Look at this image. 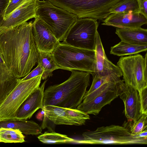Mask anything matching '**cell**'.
<instances>
[{"label":"cell","instance_id":"obj_25","mask_svg":"<svg viewBox=\"0 0 147 147\" xmlns=\"http://www.w3.org/2000/svg\"><path fill=\"white\" fill-rule=\"evenodd\" d=\"M38 140L45 144H61L74 142V140L67 135L55 132H45L38 137Z\"/></svg>","mask_w":147,"mask_h":147},{"label":"cell","instance_id":"obj_33","mask_svg":"<svg viewBox=\"0 0 147 147\" xmlns=\"http://www.w3.org/2000/svg\"><path fill=\"white\" fill-rule=\"evenodd\" d=\"M9 0H0V16L3 17L5 9Z\"/></svg>","mask_w":147,"mask_h":147},{"label":"cell","instance_id":"obj_13","mask_svg":"<svg viewBox=\"0 0 147 147\" xmlns=\"http://www.w3.org/2000/svg\"><path fill=\"white\" fill-rule=\"evenodd\" d=\"M102 21V25L120 28H137L147 23L143 15L131 12L111 13Z\"/></svg>","mask_w":147,"mask_h":147},{"label":"cell","instance_id":"obj_5","mask_svg":"<svg viewBox=\"0 0 147 147\" xmlns=\"http://www.w3.org/2000/svg\"><path fill=\"white\" fill-rule=\"evenodd\" d=\"M125 84L120 77L110 75L98 89L84 94L76 109L88 114L97 115L103 107L119 96Z\"/></svg>","mask_w":147,"mask_h":147},{"label":"cell","instance_id":"obj_22","mask_svg":"<svg viewBox=\"0 0 147 147\" xmlns=\"http://www.w3.org/2000/svg\"><path fill=\"white\" fill-rule=\"evenodd\" d=\"M37 63L44 70L41 79L42 80H46L48 77L52 76L54 71L60 69L51 53L39 52Z\"/></svg>","mask_w":147,"mask_h":147},{"label":"cell","instance_id":"obj_3","mask_svg":"<svg viewBox=\"0 0 147 147\" xmlns=\"http://www.w3.org/2000/svg\"><path fill=\"white\" fill-rule=\"evenodd\" d=\"M60 69L95 73V50L76 47L60 42L51 53Z\"/></svg>","mask_w":147,"mask_h":147},{"label":"cell","instance_id":"obj_15","mask_svg":"<svg viewBox=\"0 0 147 147\" xmlns=\"http://www.w3.org/2000/svg\"><path fill=\"white\" fill-rule=\"evenodd\" d=\"M47 81H44L23 102L16 112V119H30L37 110L43 108L44 89Z\"/></svg>","mask_w":147,"mask_h":147},{"label":"cell","instance_id":"obj_30","mask_svg":"<svg viewBox=\"0 0 147 147\" xmlns=\"http://www.w3.org/2000/svg\"><path fill=\"white\" fill-rule=\"evenodd\" d=\"M23 0H9L5 10L3 18L12 12L21 3Z\"/></svg>","mask_w":147,"mask_h":147},{"label":"cell","instance_id":"obj_35","mask_svg":"<svg viewBox=\"0 0 147 147\" xmlns=\"http://www.w3.org/2000/svg\"><path fill=\"white\" fill-rule=\"evenodd\" d=\"M45 115V111L44 108H43L42 109L41 111H39L36 115V119L39 121H42L44 118Z\"/></svg>","mask_w":147,"mask_h":147},{"label":"cell","instance_id":"obj_29","mask_svg":"<svg viewBox=\"0 0 147 147\" xmlns=\"http://www.w3.org/2000/svg\"><path fill=\"white\" fill-rule=\"evenodd\" d=\"M142 114H147V87L138 92Z\"/></svg>","mask_w":147,"mask_h":147},{"label":"cell","instance_id":"obj_21","mask_svg":"<svg viewBox=\"0 0 147 147\" xmlns=\"http://www.w3.org/2000/svg\"><path fill=\"white\" fill-rule=\"evenodd\" d=\"M147 45H138L121 41L111 47L110 53L118 56L135 55L146 51Z\"/></svg>","mask_w":147,"mask_h":147},{"label":"cell","instance_id":"obj_12","mask_svg":"<svg viewBox=\"0 0 147 147\" xmlns=\"http://www.w3.org/2000/svg\"><path fill=\"white\" fill-rule=\"evenodd\" d=\"M33 36L39 52L51 53L60 42L38 17L32 25Z\"/></svg>","mask_w":147,"mask_h":147},{"label":"cell","instance_id":"obj_16","mask_svg":"<svg viewBox=\"0 0 147 147\" xmlns=\"http://www.w3.org/2000/svg\"><path fill=\"white\" fill-rule=\"evenodd\" d=\"M95 51L96 69L94 75L96 74L101 77L111 75L119 77L122 76L118 67L113 64L107 58L98 32L96 35Z\"/></svg>","mask_w":147,"mask_h":147},{"label":"cell","instance_id":"obj_20","mask_svg":"<svg viewBox=\"0 0 147 147\" xmlns=\"http://www.w3.org/2000/svg\"><path fill=\"white\" fill-rule=\"evenodd\" d=\"M43 108L45 111L44 118L54 124L76 125L65 111V108L51 105H46Z\"/></svg>","mask_w":147,"mask_h":147},{"label":"cell","instance_id":"obj_1","mask_svg":"<svg viewBox=\"0 0 147 147\" xmlns=\"http://www.w3.org/2000/svg\"><path fill=\"white\" fill-rule=\"evenodd\" d=\"M32 22L0 33V53L16 78L24 77L37 63L39 52L33 36Z\"/></svg>","mask_w":147,"mask_h":147},{"label":"cell","instance_id":"obj_11","mask_svg":"<svg viewBox=\"0 0 147 147\" xmlns=\"http://www.w3.org/2000/svg\"><path fill=\"white\" fill-rule=\"evenodd\" d=\"M39 0H23L12 12L3 18L0 26V33L36 17Z\"/></svg>","mask_w":147,"mask_h":147},{"label":"cell","instance_id":"obj_7","mask_svg":"<svg viewBox=\"0 0 147 147\" xmlns=\"http://www.w3.org/2000/svg\"><path fill=\"white\" fill-rule=\"evenodd\" d=\"M54 5L76 15L78 18L103 20L109 10L120 0H47Z\"/></svg>","mask_w":147,"mask_h":147},{"label":"cell","instance_id":"obj_34","mask_svg":"<svg viewBox=\"0 0 147 147\" xmlns=\"http://www.w3.org/2000/svg\"><path fill=\"white\" fill-rule=\"evenodd\" d=\"M132 136L133 137L136 138L147 139V129Z\"/></svg>","mask_w":147,"mask_h":147},{"label":"cell","instance_id":"obj_26","mask_svg":"<svg viewBox=\"0 0 147 147\" xmlns=\"http://www.w3.org/2000/svg\"><path fill=\"white\" fill-rule=\"evenodd\" d=\"M65 111L75 123L76 125H81L85 124L90 119L88 114L76 109L65 108Z\"/></svg>","mask_w":147,"mask_h":147},{"label":"cell","instance_id":"obj_17","mask_svg":"<svg viewBox=\"0 0 147 147\" xmlns=\"http://www.w3.org/2000/svg\"><path fill=\"white\" fill-rule=\"evenodd\" d=\"M21 79L16 78L13 75L0 53V100L1 102L5 99Z\"/></svg>","mask_w":147,"mask_h":147},{"label":"cell","instance_id":"obj_28","mask_svg":"<svg viewBox=\"0 0 147 147\" xmlns=\"http://www.w3.org/2000/svg\"><path fill=\"white\" fill-rule=\"evenodd\" d=\"M110 76L101 77L96 74L93 76V81L91 86L89 90L86 91L85 94H88L98 89Z\"/></svg>","mask_w":147,"mask_h":147},{"label":"cell","instance_id":"obj_37","mask_svg":"<svg viewBox=\"0 0 147 147\" xmlns=\"http://www.w3.org/2000/svg\"><path fill=\"white\" fill-rule=\"evenodd\" d=\"M1 102H0V104H1Z\"/></svg>","mask_w":147,"mask_h":147},{"label":"cell","instance_id":"obj_4","mask_svg":"<svg viewBox=\"0 0 147 147\" xmlns=\"http://www.w3.org/2000/svg\"><path fill=\"white\" fill-rule=\"evenodd\" d=\"M36 16L59 41L64 40L69 30L78 18L75 14L47 0L38 1Z\"/></svg>","mask_w":147,"mask_h":147},{"label":"cell","instance_id":"obj_36","mask_svg":"<svg viewBox=\"0 0 147 147\" xmlns=\"http://www.w3.org/2000/svg\"><path fill=\"white\" fill-rule=\"evenodd\" d=\"M3 19V17L0 16V26Z\"/></svg>","mask_w":147,"mask_h":147},{"label":"cell","instance_id":"obj_14","mask_svg":"<svg viewBox=\"0 0 147 147\" xmlns=\"http://www.w3.org/2000/svg\"><path fill=\"white\" fill-rule=\"evenodd\" d=\"M119 96L124 105V113L128 121L133 123L142 115L138 92L136 88L125 84Z\"/></svg>","mask_w":147,"mask_h":147},{"label":"cell","instance_id":"obj_31","mask_svg":"<svg viewBox=\"0 0 147 147\" xmlns=\"http://www.w3.org/2000/svg\"><path fill=\"white\" fill-rule=\"evenodd\" d=\"M44 72V70L42 67L39 64L27 75L21 79V81H25L32 78L37 76L42 75Z\"/></svg>","mask_w":147,"mask_h":147},{"label":"cell","instance_id":"obj_23","mask_svg":"<svg viewBox=\"0 0 147 147\" xmlns=\"http://www.w3.org/2000/svg\"><path fill=\"white\" fill-rule=\"evenodd\" d=\"M25 136L18 129L0 128V142L5 143H23Z\"/></svg>","mask_w":147,"mask_h":147},{"label":"cell","instance_id":"obj_24","mask_svg":"<svg viewBox=\"0 0 147 147\" xmlns=\"http://www.w3.org/2000/svg\"><path fill=\"white\" fill-rule=\"evenodd\" d=\"M111 14L131 12L140 13L138 0H120L113 5L109 10Z\"/></svg>","mask_w":147,"mask_h":147},{"label":"cell","instance_id":"obj_32","mask_svg":"<svg viewBox=\"0 0 147 147\" xmlns=\"http://www.w3.org/2000/svg\"><path fill=\"white\" fill-rule=\"evenodd\" d=\"M140 8V13L147 18V0H138Z\"/></svg>","mask_w":147,"mask_h":147},{"label":"cell","instance_id":"obj_19","mask_svg":"<svg viewBox=\"0 0 147 147\" xmlns=\"http://www.w3.org/2000/svg\"><path fill=\"white\" fill-rule=\"evenodd\" d=\"M19 129L26 135H38L41 133L42 128L34 121L27 120L9 119L0 121V128Z\"/></svg>","mask_w":147,"mask_h":147},{"label":"cell","instance_id":"obj_9","mask_svg":"<svg viewBox=\"0 0 147 147\" xmlns=\"http://www.w3.org/2000/svg\"><path fill=\"white\" fill-rule=\"evenodd\" d=\"M147 53L144 57L139 54L121 56L117 63L125 85L140 91L147 87Z\"/></svg>","mask_w":147,"mask_h":147},{"label":"cell","instance_id":"obj_18","mask_svg":"<svg viewBox=\"0 0 147 147\" xmlns=\"http://www.w3.org/2000/svg\"><path fill=\"white\" fill-rule=\"evenodd\" d=\"M115 34L121 41L138 45H147V30L141 27L135 28H116Z\"/></svg>","mask_w":147,"mask_h":147},{"label":"cell","instance_id":"obj_2","mask_svg":"<svg viewBox=\"0 0 147 147\" xmlns=\"http://www.w3.org/2000/svg\"><path fill=\"white\" fill-rule=\"evenodd\" d=\"M69 77L62 83L49 86L44 92L43 106L51 105L76 109L82 102L90 82V74L71 71Z\"/></svg>","mask_w":147,"mask_h":147},{"label":"cell","instance_id":"obj_27","mask_svg":"<svg viewBox=\"0 0 147 147\" xmlns=\"http://www.w3.org/2000/svg\"><path fill=\"white\" fill-rule=\"evenodd\" d=\"M133 123L130 131L132 135L147 129V114H142L140 118Z\"/></svg>","mask_w":147,"mask_h":147},{"label":"cell","instance_id":"obj_6","mask_svg":"<svg viewBox=\"0 0 147 147\" xmlns=\"http://www.w3.org/2000/svg\"><path fill=\"white\" fill-rule=\"evenodd\" d=\"M82 139L74 142L82 144H147V139L133 137L127 128L112 125L83 133Z\"/></svg>","mask_w":147,"mask_h":147},{"label":"cell","instance_id":"obj_8","mask_svg":"<svg viewBox=\"0 0 147 147\" xmlns=\"http://www.w3.org/2000/svg\"><path fill=\"white\" fill-rule=\"evenodd\" d=\"M42 76L20 81L0 104V121L16 119L18 109L29 96L39 87Z\"/></svg>","mask_w":147,"mask_h":147},{"label":"cell","instance_id":"obj_10","mask_svg":"<svg viewBox=\"0 0 147 147\" xmlns=\"http://www.w3.org/2000/svg\"><path fill=\"white\" fill-rule=\"evenodd\" d=\"M98 26L96 19L78 18L62 43L76 47L95 50Z\"/></svg>","mask_w":147,"mask_h":147}]
</instances>
